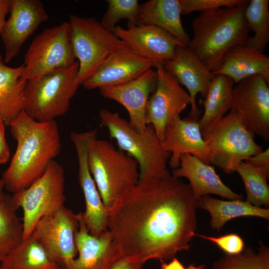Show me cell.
<instances>
[{
  "instance_id": "1",
  "label": "cell",
  "mask_w": 269,
  "mask_h": 269,
  "mask_svg": "<svg viewBox=\"0 0 269 269\" xmlns=\"http://www.w3.org/2000/svg\"><path fill=\"white\" fill-rule=\"evenodd\" d=\"M197 208L190 185L171 174L138 182L109 209L107 230L119 259L144 264L189 250Z\"/></svg>"
},
{
  "instance_id": "2",
  "label": "cell",
  "mask_w": 269,
  "mask_h": 269,
  "mask_svg": "<svg viewBox=\"0 0 269 269\" xmlns=\"http://www.w3.org/2000/svg\"><path fill=\"white\" fill-rule=\"evenodd\" d=\"M9 127L16 148L1 179L5 190L13 194L44 173L60 153L61 144L55 120L38 122L22 111Z\"/></svg>"
},
{
  "instance_id": "3",
  "label": "cell",
  "mask_w": 269,
  "mask_h": 269,
  "mask_svg": "<svg viewBox=\"0 0 269 269\" xmlns=\"http://www.w3.org/2000/svg\"><path fill=\"white\" fill-rule=\"evenodd\" d=\"M248 2L201 12L192 22L193 37L187 46L213 74L225 53L234 46L245 44L249 37L244 16Z\"/></svg>"
},
{
  "instance_id": "4",
  "label": "cell",
  "mask_w": 269,
  "mask_h": 269,
  "mask_svg": "<svg viewBox=\"0 0 269 269\" xmlns=\"http://www.w3.org/2000/svg\"><path fill=\"white\" fill-rule=\"evenodd\" d=\"M99 117L101 126L108 129L119 149L137 162L138 182L160 179L170 174L167 163L171 154L163 149L151 125H148L140 133L117 112L103 109L99 112Z\"/></svg>"
},
{
  "instance_id": "5",
  "label": "cell",
  "mask_w": 269,
  "mask_h": 269,
  "mask_svg": "<svg viewBox=\"0 0 269 269\" xmlns=\"http://www.w3.org/2000/svg\"><path fill=\"white\" fill-rule=\"evenodd\" d=\"M88 164L101 199L109 210L126 191L139 181L136 160L108 141L91 142L88 152Z\"/></svg>"
},
{
  "instance_id": "6",
  "label": "cell",
  "mask_w": 269,
  "mask_h": 269,
  "mask_svg": "<svg viewBox=\"0 0 269 269\" xmlns=\"http://www.w3.org/2000/svg\"><path fill=\"white\" fill-rule=\"evenodd\" d=\"M201 132L212 154L211 164L226 174L235 172L242 162L263 151L234 109Z\"/></svg>"
},
{
  "instance_id": "7",
  "label": "cell",
  "mask_w": 269,
  "mask_h": 269,
  "mask_svg": "<svg viewBox=\"0 0 269 269\" xmlns=\"http://www.w3.org/2000/svg\"><path fill=\"white\" fill-rule=\"evenodd\" d=\"M77 61L72 66L47 73L26 81L23 111L38 122H49L65 115L80 85Z\"/></svg>"
},
{
  "instance_id": "8",
  "label": "cell",
  "mask_w": 269,
  "mask_h": 269,
  "mask_svg": "<svg viewBox=\"0 0 269 269\" xmlns=\"http://www.w3.org/2000/svg\"><path fill=\"white\" fill-rule=\"evenodd\" d=\"M69 22L79 65L77 82L80 86L110 55L128 46L94 18L70 15Z\"/></svg>"
},
{
  "instance_id": "9",
  "label": "cell",
  "mask_w": 269,
  "mask_h": 269,
  "mask_svg": "<svg viewBox=\"0 0 269 269\" xmlns=\"http://www.w3.org/2000/svg\"><path fill=\"white\" fill-rule=\"evenodd\" d=\"M64 170L55 160L51 162L44 173L29 186L11 195L15 209L23 211V240L28 238L42 217L64 205Z\"/></svg>"
},
{
  "instance_id": "10",
  "label": "cell",
  "mask_w": 269,
  "mask_h": 269,
  "mask_svg": "<svg viewBox=\"0 0 269 269\" xmlns=\"http://www.w3.org/2000/svg\"><path fill=\"white\" fill-rule=\"evenodd\" d=\"M69 21L44 29L33 39L25 53L22 82L44 74L67 68L77 61Z\"/></svg>"
},
{
  "instance_id": "11",
  "label": "cell",
  "mask_w": 269,
  "mask_h": 269,
  "mask_svg": "<svg viewBox=\"0 0 269 269\" xmlns=\"http://www.w3.org/2000/svg\"><path fill=\"white\" fill-rule=\"evenodd\" d=\"M78 214L64 205L40 218L30 235L60 267L66 269L78 252L75 237Z\"/></svg>"
},
{
  "instance_id": "12",
  "label": "cell",
  "mask_w": 269,
  "mask_h": 269,
  "mask_svg": "<svg viewBox=\"0 0 269 269\" xmlns=\"http://www.w3.org/2000/svg\"><path fill=\"white\" fill-rule=\"evenodd\" d=\"M154 67L157 74L156 87L146 107L145 122L151 125L160 141L170 122L191 104L190 95L163 65Z\"/></svg>"
},
{
  "instance_id": "13",
  "label": "cell",
  "mask_w": 269,
  "mask_h": 269,
  "mask_svg": "<svg viewBox=\"0 0 269 269\" xmlns=\"http://www.w3.org/2000/svg\"><path fill=\"white\" fill-rule=\"evenodd\" d=\"M98 129L82 132H71L70 139L75 148L78 163V177L86 203L82 212L89 233L99 237L107 230L109 210L104 205L88 164V152L93 140L97 138Z\"/></svg>"
},
{
  "instance_id": "14",
  "label": "cell",
  "mask_w": 269,
  "mask_h": 269,
  "mask_svg": "<svg viewBox=\"0 0 269 269\" xmlns=\"http://www.w3.org/2000/svg\"><path fill=\"white\" fill-rule=\"evenodd\" d=\"M269 82L261 75L247 77L234 88L232 109L253 135L269 140Z\"/></svg>"
},
{
  "instance_id": "15",
  "label": "cell",
  "mask_w": 269,
  "mask_h": 269,
  "mask_svg": "<svg viewBox=\"0 0 269 269\" xmlns=\"http://www.w3.org/2000/svg\"><path fill=\"white\" fill-rule=\"evenodd\" d=\"M9 16L0 33L5 49L4 62L9 63L39 25L49 19L39 0H11Z\"/></svg>"
},
{
  "instance_id": "16",
  "label": "cell",
  "mask_w": 269,
  "mask_h": 269,
  "mask_svg": "<svg viewBox=\"0 0 269 269\" xmlns=\"http://www.w3.org/2000/svg\"><path fill=\"white\" fill-rule=\"evenodd\" d=\"M113 33L132 51L151 60L155 65H163L173 57L178 46H186L171 34L152 25H128L127 28L116 26Z\"/></svg>"
},
{
  "instance_id": "17",
  "label": "cell",
  "mask_w": 269,
  "mask_h": 269,
  "mask_svg": "<svg viewBox=\"0 0 269 269\" xmlns=\"http://www.w3.org/2000/svg\"><path fill=\"white\" fill-rule=\"evenodd\" d=\"M157 81L156 71L150 68L130 82L101 87L99 90L103 97L119 103L126 109L129 123L136 131L141 133L147 126L145 122L146 104L156 88Z\"/></svg>"
},
{
  "instance_id": "18",
  "label": "cell",
  "mask_w": 269,
  "mask_h": 269,
  "mask_svg": "<svg viewBox=\"0 0 269 269\" xmlns=\"http://www.w3.org/2000/svg\"><path fill=\"white\" fill-rule=\"evenodd\" d=\"M154 65L152 61L128 47L110 55L82 85L92 90L122 85L137 78Z\"/></svg>"
},
{
  "instance_id": "19",
  "label": "cell",
  "mask_w": 269,
  "mask_h": 269,
  "mask_svg": "<svg viewBox=\"0 0 269 269\" xmlns=\"http://www.w3.org/2000/svg\"><path fill=\"white\" fill-rule=\"evenodd\" d=\"M198 121L178 116L167 126L160 143L163 149L171 154L169 165L172 169L179 166L181 156L186 153L211 165L212 154L203 139Z\"/></svg>"
},
{
  "instance_id": "20",
  "label": "cell",
  "mask_w": 269,
  "mask_h": 269,
  "mask_svg": "<svg viewBox=\"0 0 269 269\" xmlns=\"http://www.w3.org/2000/svg\"><path fill=\"white\" fill-rule=\"evenodd\" d=\"M165 69L185 86L191 99L189 117L198 121L200 112L196 103V95H207L210 84L215 76L187 46H178L173 57L163 65Z\"/></svg>"
},
{
  "instance_id": "21",
  "label": "cell",
  "mask_w": 269,
  "mask_h": 269,
  "mask_svg": "<svg viewBox=\"0 0 269 269\" xmlns=\"http://www.w3.org/2000/svg\"><path fill=\"white\" fill-rule=\"evenodd\" d=\"M78 215L79 227L75 243L79 256L69 263L66 269H109L119 259L113 248L110 233L107 230L99 237L91 235L82 212Z\"/></svg>"
},
{
  "instance_id": "22",
  "label": "cell",
  "mask_w": 269,
  "mask_h": 269,
  "mask_svg": "<svg viewBox=\"0 0 269 269\" xmlns=\"http://www.w3.org/2000/svg\"><path fill=\"white\" fill-rule=\"evenodd\" d=\"M171 175L177 178L185 177L189 181L196 200L210 194H216L231 200H243L242 194L232 191L216 173L215 168L197 157L189 153L182 155L179 166L172 169Z\"/></svg>"
},
{
  "instance_id": "23",
  "label": "cell",
  "mask_w": 269,
  "mask_h": 269,
  "mask_svg": "<svg viewBox=\"0 0 269 269\" xmlns=\"http://www.w3.org/2000/svg\"><path fill=\"white\" fill-rule=\"evenodd\" d=\"M214 74L227 76L236 84L258 74L269 82V57L245 44L236 45L225 53L219 68Z\"/></svg>"
},
{
  "instance_id": "24",
  "label": "cell",
  "mask_w": 269,
  "mask_h": 269,
  "mask_svg": "<svg viewBox=\"0 0 269 269\" xmlns=\"http://www.w3.org/2000/svg\"><path fill=\"white\" fill-rule=\"evenodd\" d=\"M181 15L179 0H149L139 4L138 24L157 26L188 46L190 38L183 27Z\"/></svg>"
},
{
  "instance_id": "25",
  "label": "cell",
  "mask_w": 269,
  "mask_h": 269,
  "mask_svg": "<svg viewBox=\"0 0 269 269\" xmlns=\"http://www.w3.org/2000/svg\"><path fill=\"white\" fill-rule=\"evenodd\" d=\"M23 70V64L14 68L6 66L0 55V117L6 126L23 111L26 82L20 80Z\"/></svg>"
},
{
  "instance_id": "26",
  "label": "cell",
  "mask_w": 269,
  "mask_h": 269,
  "mask_svg": "<svg viewBox=\"0 0 269 269\" xmlns=\"http://www.w3.org/2000/svg\"><path fill=\"white\" fill-rule=\"evenodd\" d=\"M197 207L208 211L213 230L221 231L228 221L242 216H255L269 219V209L258 207L242 200L225 201L204 196L197 200Z\"/></svg>"
},
{
  "instance_id": "27",
  "label": "cell",
  "mask_w": 269,
  "mask_h": 269,
  "mask_svg": "<svg viewBox=\"0 0 269 269\" xmlns=\"http://www.w3.org/2000/svg\"><path fill=\"white\" fill-rule=\"evenodd\" d=\"M234 84L232 79L227 76L215 75L205 100L202 102L204 112L198 121L201 131L213 121L224 117L232 109Z\"/></svg>"
},
{
  "instance_id": "28",
  "label": "cell",
  "mask_w": 269,
  "mask_h": 269,
  "mask_svg": "<svg viewBox=\"0 0 269 269\" xmlns=\"http://www.w3.org/2000/svg\"><path fill=\"white\" fill-rule=\"evenodd\" d=\"M2 269H60L31 236L24 239L0 263Z\"/></svg>"
},
{
  "instance_id": "29",
  "label": "cell",
  "mask_w": 269,
  "mask_h": 269,
  "mask_svg": "<svg viewBox=\"0 0 269 269\" xmlns=\"http://www.w3.org/2000/svg\"><path fill=\"white\" fill-rule=\"evenodd\" d=\"M0 178V263L23 240V223Z\"/></svg>"
},
{
  "instance_id": "30",
  "label": "cell",
  "mask_w": 269,
  "mask_h": 269,
  "mask_svg": "<svg viewBox=\"0 0 269 269\" xmlns=\"http://www.w3.org/2000/svg\"><path fill=\"white\" fill-rule=\"evenodd\" d=\"M244 16L249 30L254 32L245 45L264 53L269 42V0H249Z\"/></svg>"
},
{
  "instance_id": "31",
  "label": "cell",
  "mask_w": 269,
  "mask_h": 269,
  "mask_svg": "<svg viewBox=\"0 0 269 269\" xmlns=\"http://www.w3.org/2000/svg\"><path fill=\"white\" fill-rule=\"evenodd\" d=\"M236 171L244 183L247 194L245 201L258 207L264 206L268 208L269 168L255 167L244 161L239 165Z\"/></svg>"
},
{
  "instance_id": "32",
  "label": "cell",
  "mask_w": 269,
  "mask_h": 269,
  "mask_svg": "<svg viewBox=\"0 0 269 269\" xmlns=\"http://www.w3.org/2000/svg\"><path fill=\"white\" fill-rule=\"evenodd\" d=\"M212 269H269V248L262 242L257 252L247 247L237 254L226 253L213 263Z\"/></svg>"
},
{
  "instance_id": "33",
  "label": "cell",
  "mask_w": 269,
  "mask_h": 269,
  "mask_svg": "<svg viewBox=\"0 0 269 269\" xmlns=\"http://www.w3.org/2000/svg\"><path fill=\"white\" fill-rule=\"evenodd\" d=\"M108 8L101 21L102 26L113 32L116 25L123 19H128V25L138 24L139 4L137 0H107Z\"/></svg>"
},
{
  "instance_id": "34",
  "label": "cell",
  "mask_w": 269,
  "mask_h": 269,
  "mask_svg": "<svg viewBox=\"0 0 269 269\" xmlns=\"http://www.w3.org/2000/svg\"><path fill=\"white\" fill-rule=\"evenodd\" d=\"M247 0H179L181 14L221 7L231 8L241 5Z\"/></svg>"
},
{
  "instance_id": "35",
  "label": "cell",
  "mask_w": 269,
  "mask_h": 269,
  "mask_svg": "<svg viewBox=\"0 0 269 269\" xmlns=\"http://www.w3.org/2000/svg\"><path fill=\"white\" fill-rule=\"evenodd\" d=\"M194 236H197L214 243L228 254L233 255L240 253L245 248V243L243 239L236 234H229L214 237L195 233Z\"/></svg>"
},
{
  "instance_id": "36",
  "label": "cell",
  "mask_w": 269,
  "mask_h": 269,
  "mask_svg": "<svg viewBox=\"0 0 269 269\" xmlns=\"http://www.w3.org/2000/svg\"><path fill=\"white\" fill-rule=\"evenodd\" d=\"M5 124L0 117V164L7 163L10 159V152L5 136Z\"/></svg>"
},
{
  "instance_id": "37",
  "label": "cell",
  "mask_w": 269,
  "mask_h": 269,
  "mask_svg": "<svg viewBox=\"0 0 269 269\" xmlns=\"http://www.w3.org/2000/svg\"><path fill=\"white\" fill-rule=\"evenodd\" d=\"M245 161L258 167L269 168V149L262 151L260 153L252 156Z\"/></svg>"
},
{
  "instance_id": "38",
  "label": "cell",
  "mask_w": 269,
  "mask_h": 269,
  "mask_svg": "<svg viewBox=\"0 0 269 269\" xmlns=\"http://www.w3.org/2000/svg\"><path fill=\"white\" fill-rule=\"evenodd\" d=\"M143 264L130 260L126 258H120L116 260L109 269H142Z\"/></svg>"
},
{
  "instance_id": "39",
  "label": "cell",
  "mask_w": 269,
  "mask_h": 269,
  "mask_svg": "<svg viewBox=\"0 0 269 269\" xmlns=\"http://www.w3.org/2000/svg\"><path fill=\"white\" fill-rule=\"evenodd\" d=\"M11 0H0V35L10 10Z\"/></svg>"
},
{
  "instance_id": "40",
  "label": "cell",
  "mask_w": 269,
  "mask_h": 269,
  "mask_svg": "<svg viewBox=\"0 0 269 269\" xmlns=\"http://www.w3.org/2000/svg\"><path fill=\"white\" fill-rule=\"evenodd\" d=\"M160 262L161 269H185L184 266L175 257L172 259V261L168 264L165 261Z\"/></svg>"
},
{
  "instance_id": "41",
  "label": "cell",
  "mask_w": 269,
  "mask_h": 269,
  "mask_svg": "<svg viewBox=\"0 0 269 269\" xmlns=\"http://www.w3.org/2000/svg\"><path fill=\"white\" fill-rule=\"evenodd\" d=\"M205 265L202 264L198 266H195L194 264H190L186 269H205Z\"/></svg>"
},
{
  "instance_id": "42",
  "label": "cell",
  "mask_w": 269,
  "mask_h": 269,
  "mask_svg": "<svg viewBox=\"0 0 269 269\" xmlns=\"http://www.w3.org/2000/svg\"><path fill=\"white\" fill-rule=\"evenodd\" d=\"M0 269H2V268L0 266Z\"/></svg>"
},
{
  "instance_id": "43",
  "label": "cell",
  "mask_w": 269,
  "mask_h": 269,
  "mask_svg": "<svg viewBox=\"0 0 269 269\" xmlns=\"http://www.w3.org/2000/svg\"><path fill=\"white\" fill-rule=\"evenodd\" d=\"M60 269H64L63 268H61Z\"/></svg>"
}]
</instances>
